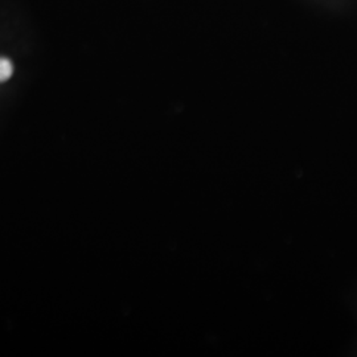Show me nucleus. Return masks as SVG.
I'll return each mask as SVG.
<instances>
[{"instance_id": "f257e3e1", "label": "nucleus", "mask_w": 357, "mask_h": 357, "mask_svg": "<svg viewBox=\"0 0 357 357\" xmlns=\"http://www.w3.org/2000/svg\"><path fill=\"white\" fill-rule=\"evenodd\" d=\"M13 73V65L8 59L0 57V82L10 79Z\"/></svg>"}]
</instances>
